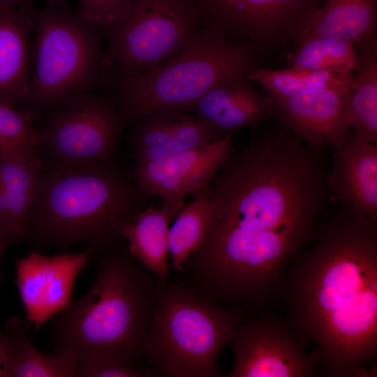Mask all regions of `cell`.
<instances>
[{"label": "cell", "instance_id": "29", "mask_svg": "<svg viewBox=\"0 0 377 377\" xmlns=\"http://www.w3.org/2000/svg\"><path fill=\"white\" fill-rule=\"evenodd\" d=\"M138 0H79V15L103 30L127 15Z\"/></svg>", "mask_w": 377, "mask_h": 377}, {"label": "cell", "instance_id": "25", "mask_svg": "<svg viewBox=\"0 0 377 377\" xmlns=\"http://www.w3.org/2000/svg\"><path fill=\"white\" fill-rule=\"evenodd\" d=\"M210 215L209 188L193 194L184 204L170 227L168 251L170 264L177 273L198 249L205 237Z\"/></svg>", "mask_w": 377, "mask_h": 377}, {"label": "cell", "instance_id": "32", "mask_svg": "<svg viewBox=\"0 0 377 377\" xmlns=\"http://www.w3.org/2000/svg\"><path fill=\"white\" fill-rule=\"evenodd\" d=\"M60 0H46V2L57 1ZM0 4L17 7L24 5L31 4V0H0Z\"/></svg>", "mask_w": 377, "mask_h": 377}, {"label": "cell", "instance_id": "16", "mask_svg": "<svg viewBox=\"0 0 377 377\" xmlns=\"http://www.w3.org/2000/svg\"><path fill=\"white\" fill-rule=\"evenodd\" d=\"M350 92L316 89L272 98L279 122L306 145L322 151L338 146L345 138L342 120Z\"/></svg>", "mask_w": 377, "mask_h": 377}, {"label": "cell", "instance_id": "23", "mask_svg": "<svg viewBox=\"0 0 377 377\" xmlns=\"http://www.w3.org/2000/svg\"><path fill=\"white\" fill-rule=\"evenodd\" d=\"M29 329L20 317L10 318L6 323L5 332L14 351L12 377H75L77 359L56 351L42 353L29 339Z\"/></svg>", "mask_w": 377, "mask_h": 377}, {"label": "cell", "instance_id": "18", "mask_svg": "<svg viewBox=\"0 0 377 377\" xmlns=\"http://www.w3.org/2000/svg\"><path fill=\"white\" fill-rule=\"evenodd\" d=\"M31 4H0V100L22 107L28 97L34 62Z\"/></svg>", "mask_w": 377, "mask_h": 377}, {"label": "cell", "instance_id": "13", "mask_svg": "<svg viewBox=\"0 0 377 377\" xmlns=\"http://www.w3.org/2000/svg\"><path fill=\"white\" fill-rule=\"evenodd\" d=\"M323 0H243L224 36L260 54L293 43Z\"/></svg>", "mask_w": 377, "mask_h": 377}, {"label": "cell", "instance_id": "12", "mask_svg": "<svg viewBox=\"0 0 377 377\" xmlns=\"http://www.w3.org/2000/svg\"><path fill=\"white\" fill-rule=\"evenodd\" d=\"M232 135L198 148L136 164L132 177L148 196L177 202L209 187L234 149Z\"/></svg>", "mask_w": 377, "mask_h": 377}, {"label": "cell", "instance_id": "6", "mask_svg": "<svg viewBox=\"0 0 377 377\" xmlns=\"http://www.w3.org/2000/svg\"><path fill=\"white\" fill-rule=\"evenodd\" d=\"M244 318L181 283L161 281L140 359L158 376H222L219 355Z\"/></svg>", "mask_w": 377, "mask_h": 377}, {"label": "cell", "instance_id": "28", "mask_svg": "<svg viewBox=\"0 0 377 377\" xmlns=\"http://www.w3.org/2000/svg\"><path fill=\"white\" fill-rule=\"evenodd\" d=\"M158 376L147 365L140 367L105 357H83L77 360L75 377H146Z\"/></svg>", "mask_w": 377, "mask_h": 377}, {"label": "cell", "instance_id": "3", "mask_svg": "<svg viewBox=\"0 0 377 377\" xmlns=\"http://www.w3.org/2000/svg\"><path fill=\"white\" fill-rule=\"evenodd\" d=\"M149 196L115 161H47L38 172L24 239L38 250L67 251L82 242L91 260L121 240L122 230L145 208Z\"/></svg>", "mask_w": 377, "mask_h": 377}, {"label": "cell", "instance_id": "19", "mask_svg": "<svg viewBox=\"0 0 377 377\" xmlns=\"http://www.w3.org/2000/svg\"><path fill=\"white\" fill-rule=\"evenodd\" d=\"M377 0H323L294 44L307 38L353 43L357 50L377 45Z\"/></svg>", "mask_w": 377, "mask_h": 377}, {"label": "cell", "instance_id": "11", "mask_svg": "<svg viewBox=\"0 0 377 377\" xmlns=\"http://www.w3.org/2000/svg\"><path fill=\"white\" fill-rule=\"evenodd\" d=\"M91 252H64L52 256L35 251L15 261L16 284L26 320L35 332L72 301L78 274L89 269Z\"/></svg>", "mask_w": 377, "mask_h": 377}, {"label": "cell", "instance_id": "4", "mask_svg": "<svg viewBox=\"0 0 377 377\" xmlns=\"http://www.w3.org/2000/svg\"><path fill=\"white\" fill-rule=\"evenodd\" d=\"M92 259L96 276L90 288L51 320L54 351L76 359L138 361L161 281L140 265L124 239Z\"/></svg>", "mask_w": 377, "mask_h": 377}, {"label": "cell", "instance_id": "14", "mask_svg": "<svg viewBox=\"0 0 377 377\" xmlns=\"http://www.w3.org/2000/svg\"><path fill=\"white\" fill-rule=\"evenodd\" d=\"M133 124L125 138L130 156L136 164L179 154L222 138L205 119L174 107L151 112Z\"/></svg>", "mask_w": 377, "mask_h": 377}, {"label": "cell", "instance_id": "33", "mask_svg": "<svg viewBox=\"0 0 377 377\" xmlns=\"http://www.w3.org/2000/svg\"><path fill=\"white\" fill-rule=\"evenodd\" d=\"M9 244H10L6 239V238L4 237L3 233L0 231V270H1V265L3 254L5 253L6 248L8 247ZM0 278H1V271H0Z\"/></svg>", "mask_w": 377, "mask_h": 377}, {"label": "cell", "instance_id": "10", "mask_svg": "<svg viewBox=\"0 0 377 377\" xmlns=\"http://www.w3.org/2000/svg\"><path fill=\"white\" fill-rule=\"evenodd\" d=\"M235 361L227 377H310L317 374L316 354L285 325L267 318H244L230 341Z\"/></svg>", "mask_w": 377, "mask_h": 377}, {"label": "cell", "instance_id": "15", "mask_svg": "<svg viewBox=\"0 0 377 377\" xmlns=\"http://www.w3.org/2000/svg\"><path fill=\"white\" fill-rule=\"evenodd\" d=\"M332 149L331 194L348 212L377 221V144L356 139L349 130Z\"/></svg>", "mask_w": 377, "mask_h": 377}, {"label": "cell", "instance_id": "24", "mask_svg": "<svg viewBox=\"0 0 377 377\" xmlns=\"http://www.w3.org/2000/svg\"><path fill=\"white\" fill-rule=\"evenodd\" d=\"M272 98L288 97L316 89L352 91L357 83L356 74L329 71L259 68L250 77Z\"/></svg>", "mask_w": 377, "mask_h": 377}, {"label": "cell", "instance_id": "27", "mask_svg": "<svg viewBox=\"0 0 377 377\" xmlns=\"http://www.w3.org/2000/svg\"><path fill=\"white\" fill-rule=\"evenodd\" d=\"M35 120L25 108L0 100V153L40 154Z\"/></svg>", "mask_w": 377, "mask_h": 377}, {"label": "cell", "instance_id": "7", "mask_svg": "<svg viewBox=\"0 0 377 377\" xmlns=\"http://www.w3.org/2000/svg\"><path fill=\"white\" fill-rule=\"evenodd\" d=\"M34 62L24 105L38 119L73 98L104 87L110 72L104 30L84 20L64 0L33 8Z\"/></svg>", "mask_w": 377, "mask_h": 377}, {"label": "cell", "instance_id": "5", "mask_svg": "<svg viewBox=\"0 0 377 377\" xmlns=\"http://www.w3.org/2000/svg\"><path fill=\"white\" fill-rule=\"evenodd\" d=\"M260 55L249 45L202 25L163 64L141 73H109L104 87L114 94L125 127L162 108L184 110L226 78L240 76L250 80L261 68Z\"/></svg>", "mask_w": 377, "mask_h": 377}, {"label": "cell", "instance_id": "31", "mask_svg": "<svg viewBox=\"0 0 377 377\" xmlns=\"http://www.w3.org/2000/svg\"><path fill=\"white\" fill-rule=\"evenodd\" d=\"M14 351L10 340L4 331H0V377H12Z\"/></svg>", "mask_w": 377, "mask_h": 377}, {"label": "cell", "instance_id": "30", "mask_svg": "<svg viewBox=\"0 0 377 377\" xmlns=\"http://www.w3.org/2000/svg\"><path fill=\"white\" fill-rule=\"evenodd\" d=\"M197 8L202 25L224 36V31L243 0H191Z\"/></svg>", "mask_w": 377, "mask_h": 377}, {"label": "cell", "instance_id": "26", "mask_svg": "<svg viewBox=\"0 0 377 377\" xmlns=\"http://www.w3.org/2000/svg\"><path fill=\"white\" fill-rule=\"evenodd\" d=\"M287 60L290 68L354 73L359 54L349 41L327 38H307L295 44Z\"/></svg>", "mask_w": 377, "mask_h": 377}, {"label": "cell", "instance_id": "9", "mask_svg": "<svg viewBox=\"0 0 377 377\" xmlns=\"http://www.w3.org/2000/svg\"><path fill=\"white\" fill-rule=\"evenodd\" d=\"M36 129L38 148L47 161L111 163L122 130L114 96L94 91L79 95L46 112Z\"/></svg>", "mask_w": 377, "mask_h": 377}, {"label": "cell", "instance_id": "1", "mask_svg": "<svg viewBox=\"0 0 377 377\" xmlns=\"http://www.w3.org/2000/svg\"><path fill=\"white\" fill-rule=\"evenodd\" d=\"M209 187L210 215L185 266L226 300L258 305L283 288L292 259L311 240L331 200L320 152L280 122L253 127Z\"/></svg>", "mask_w": 377, "mask_h": 377}, {"label": "cell", "instance_id": "22", "mask_svg": "<svg viewBox=\"0 0 377 377\" xmlns=\"http://www.w3.org/2000/svg\"><path fill=\"white\" fill-rule=\"evenodd\" d=\"M40 154L0 153V184L6 195L10 214L11 244L24 239Z\"/></svg>", "mask_w": 377, "mask_h": 377}, {"label": "cell", "instance_id": "8", "mask_svg": "<svg viewBox=\"0 0 377 377\" xmlns=\"http://www.w3.org/2000/svg\"><path fill=\"white\" fill-rule=\"evenodd\" d=\"M191 0H138L104 30L110 73L153 69L170 59L201 27Z\"/></svg>", "mask_w": 377, "mask_h": 377}, {"label": "cell", "instance_id": "2", "mask_svg": "<svg viewBox=\"0 0 377 377\" xmlns=\"http://www.w3.org/2000/svg\"><path fill=\"white\" fill-rule=\"evenodd\" d=\"M286 283L290 326L332 376H369L377 356V221L342 208L321 223Z\"/></svg>", "mask_w": 377, "mask_h": 377}, {"label": "cell", "instance_id": "17", "mask_svg": "<svg viewBox=\"0 0 377 377\" xmlns=\"http://www.w3.org/2000/svg\"><path fill=\"white\" fill-rule=\"evenodd\" d=\"M251 83L244 77L226 78L184 110L209 121L222 138L277 117L272 97L259 91Z\"/></svg>", "mask_w": 377, "mask_h": 377}, {"label": "cell", "instance_id": "20", "mask_svg": "<svg viewBox=\"0 0 377 377\" xmlns=\"http://www.w3.org/2000/svg\"><path fill=\"white\" fill-rule=\"evenodd\" d=\"M184 204L183 200L162 202L160 208L145 207L134 221L126 225L122 230V238L126 240L131 254L146 270L163 283L169 280L170 225Z\"/></svg>", "mask_w": 377, "mask_h": 377}, {"label": "cell", "instance_id": "21", "mask_svg": "<svg viewBox=\"0 0 377 377\" xmlns=\"http://www.w3.org/2000/svg\"><path fill=\"white\" fill-rule=\"evenodd\" d=\"M357 51V83L349 94L342 128L345 133L352 128L356 139L377 144V46Z\"/></svg>", "mask_w": 377, "mask_h": 377}]
</instances>
